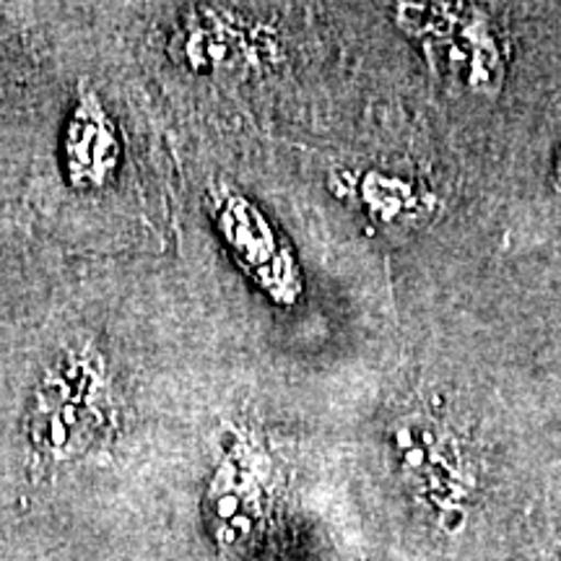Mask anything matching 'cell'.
<instances>
[{
    "instance_id": "obj_1",
    "label": "cell",
    "mask_w": 561,
    "mask_h": 561,
    "mask_svg": "<svg viewBox=\"0 0 561 561\" xmlns=\"http://www.w3.org/2000/svg\"><path fill=\"white\" fill-rule=\"evenodd\" d=\"M541 561H561V546H559V549H553V551L546 553Z\"/></svg>"
}]
</instances>
